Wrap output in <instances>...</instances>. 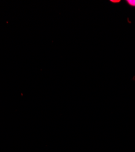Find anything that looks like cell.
<instances>
[{"label":"cell","mask_w":135,"mask_h":152,"mask_svg":"<svg viewBox=\"0 0 135 152\" xmlns=\"http://www.w3.org/2000/svg\"><path fill=\"white\" fill-rule=\"evenodd\" d=\"M127 4L132 7H135V0H126Z\"/></svg>","instance_id":"obj_1"},{"label":"cell","mask_w":135,"mask_h":152,"mask_svg":"<svg viewBox=\"0 0 135 152\" xmlns=\"http://www.w3.org/2000/svg\"><path fill=\"white\" fill-rule=\"evenodd\" d=\"M110 2L112 3H119L120 0H110Z\"/></svg>","instance_id":"obj_2"}]
</instances>
